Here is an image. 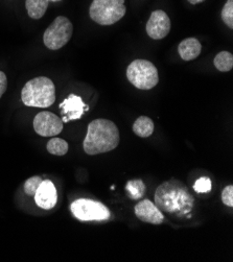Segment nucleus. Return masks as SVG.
Segmentation results:
<instances>
[{"mask_svg":"<svg viewBox=\"0 0 233 262\" xmlns=\"http://www.w3.org/2000/svg\"><path fill=\"white\" fill-rule=\"evenodd\" d=\"M194 202L187 187L180 181L164 182L155 193V205L167 213L185 214L192 210Z\"/></svg>","mask_w":233,"mask_h":262,"instance_id":"f257e3e1","label":"nucleus"},{"mask_svg":"<svg viewBox=\"0 0 233 262\" xmlns=\"http://www.w3.org/2000/svg\"><path fill=\"white\" fill-rule=\"evenodd\" d=\"M119 132L116 124L109 119H95L88 125L84 140V150L90 156L111 151L118 146Z\"/></svg>","mask_w":233,"mask_h":262,"instance_id":"f03ea898","label":"nucleus"},{"mask_svg":"<svg viewBox=\"0 0 233 262\" xmlns=\"http://www.w3.org/2000/svg\"><path fill=\"white\" fill-rule=\"evenodd\" d=\"M21 99L28 107L48 108L56 101V87L48 77H35L24 85Z\"/></svg>","mask_w":233,"mask_h":262,"instance_id":"7ed1b4c3","label":"nucleus"},{"mask_svg":"<svg viewBox=\"0 0 233 262\" xmlns=\"http://www.w3.org/2000/svg\"><path fill=\"white\" fill-rule=\"evenodd\" d=\"M129 82L140 90H150L159 82L158 70L146 60H135L126 68Z\"/></svg>","mask_w":233,"mask_h":262,"instance_id":"20e7f679","label":"nucleus"},{"mask_svg":"<svg viewBox=\"0 0 233 262\" xmlns=\"http://www.w3.org/2000/svg\"><path fill=\"white\" fill-rule=\"evenodd\" d=\"M126 12L124 0H93L90 18L100 25H112L119 21Z\"/></svg>","mask_w":233,"mask_h":262,"instance_id":"39448f33","label":"nucleus"},{"mask_svg":"<svg viewBox=\"0 0 233 262\" xmlns=\"http://www.w3.org/2000/svg\"><path fill=\"white\" fill-rule=\"evenodd\" d=\"M73 25L64 16H59L51 23L43 35V42L50 50H58L65 46L72 37Z\"/></svg>","mask_w":233,"mask_h":262,"instance_id":"423d86ee","label":"nucleus"},{"mask_svg":"<svg viewBox=\"0 0 233 262\" xmlns=\"http://www.w3.org/2000/svg\"><path fill=\"white\" fill-rule=\"evenodd\" d=\"M70 208L73 215L82 222L106 221L110 217L109 209L103 204L93 200H76L71 204Z\"/></svg>","mask_w":233,"mask_h":262,"instance_id":"0eeeda50","label":"nucleus"},{"mask_svg":"<svg viewBox=\"0 0 233 262\" xmlns=\"http://www.w3.org/2000/svg\"><path fill=\"white\" fill-rule=\"evenodd\" d=\"M34 128L36 133L43 137L59 135L63 130V121L56 114L43 111L34 118Z\"/></svg>","mask_w":233,"mask_h":262,"instance_id":"6e6552de","label":"nucleus"},{"mask_svg":"<svg viewBox=\"0 0 233 262\" xmlns=\"http://www.w3.org/2000/svg\"><path fill=\"white\" fill-rule=\"evenodd\" d=\"M171 31V20L161 10L154 11L146 23V33L154 40L165 38Z\"/></svg>","mask_w":233,"mask_h":262,"instance_id":"1a4fd4ad","label":"nucleus"},{"mask_svg":"<svg viewBox=\"0 0 233 262\" xmlns=\"http://www.w3.org/2000/svg\"><path fill=\"white\" fill-rule=\"evenodd\" d=\"M59 108L61 109V114L63 115L61 119L64 123L70 120L80 119L84 114L85 109H88V106L85 104L79 95L70 94L67 98L64 99L63 102L60 103Z\"/></svg>","mask_w":233,"mask_h":262,"instance_id":"9d476101","label":"nucleus"},{"mask_svg":"<svg viewBox=\"0 0 233 262\" xmlns=\"http://www.w3.org/2000/svg\"><path fill=\"white\" fill-rule=\"evenodd\" d=\"M36 204L45 210L53 209L58 202V193L54 183L49 180H44L38 187L35 195Z\"/></svg>","mask_w":233,"mask_h":262,"instance_id":"9b49d317","label":"nucleus"},{"mask_svg":"<svg viewBox=\"0 0 233 262\" xmlns=\"http://www.w3.org/2000/svg\"><path fill=\"white\" fill-rule=\"evenodd\" d=\"M135 214L137 219L141 222L153 224V225H160L163 223V214L158 209V207L152 203L149 200H143L139 202L134 208Z\"/></svg>","mask_w":233,"mask_h":262,"instance_id":"f8f14e48","label":"nucleus"},{"mask_svg":"<svg viewBox=\"0 0 233 262\" xmlns=\"http://www.w3.org/2000/svg\"><path fill=\"white\" fill-rule=\"evenodd\" d=\"M178 51L182 60L192 61L200 56L202 51V45L200 41L196 38H187L179 44Z\"/></svg>","mask_w":233,"mask_h":262,"instance_id":"ddd939ff","label":"nucleus"},{"mask_svg":"<svg viewBox=\"0 0 233 262\" xmlns=\"http://www.w3.org/2000/svg\"><path fill=\"white\" fill-rule=\"evenodd\" d=\"M133 132L141 138L150 137L154 132V122L146 116H140L133 124Z\"/></svg>","mask_w":233,"mask_h":262,"instance_id":"4468645a","label":"nucleus"},{"mask_svg":"<svg viewBox=\"0 0 233 262\" xmlns=\"http://www.w3.org/2000/svg\"><path fill=\"white\" fill-rule=\"evenodd\" d=\"M48 4L47 0H25V8L31 18L40 19L45 15Z\"/></svg>","mask_w":233,"mask_h":262,"instance_id":"2eb2a0df","label":"nucleus"},{"mask_svg":"<svg viewBox=\"0 0 233 262\" xmlns=\"http://www.w3.org/2000/svg\"><path fill=\"white\" fill-rule=\"evenodd\" d=\"M128 196L132 200H139L145 193V185L141 180L129 181L125 185Z\"/></svg>","mask_w":233,"mask_h":262,"instance_id":"dca6fc26","label":"nucleus"},{"mask_svg":"<svg viewBox=\"0 0 233 262\" xmlns=\"http://www.w3.org/2000/svg\"><path fill=\"white\" fill-rule=\"evenodd\" d=\"M214 63L219 71H230L233 68V56L229 51H221L216 56Z\"/></svg>","mask_w":233,"mask_h":262,"instance_id":"f3484780","label":"nucleus"},{"mask_svg":"<svg viewBox=\"0 0 233 262\" xmlns=\"http://www.w3.org/2000/svg\"><path fill=\"white\" fill-rule=\"evenodd\" d=\"M69 148L68 143L61 138H53L47 143V150L51 155L64 156L67 154Z\"/></svg>","mask_w":233,"mask_h":262,"instance_id":"a211bd4d","label":"nucleus"},{"mask_svg":"<svg viewBox=\"0 0 233 262\" xmlns=\"http://www.w3.org/2000/svg\"><path fill=\"white\" fill-rule=\"evenodd\" d=\"M222 19L224 23L229 26L230 29L233 28V0H227L225 4L222 13H221Z\"/></svg>","mask_w":233,"mask_h":262,"instance_id":"6ab92c4d","label":"nucleus"},{"mask_svg":"<svg viewBox=\"0 0 233 262\" xmlns=\"http://www.w3.org/2000/svg\"><path fill=\"white\" fill-rule=\"evenodd\" d=\"M42 179L40 177H32L29 180H27V182L24 183V191L28 195L30 196H34L38 187L40 186V184L42 183Z\"/></svg>","mask_w":233,"mask_h":262,"instance_id":"aec40b11","label":"nucleus"},{"mask_svg":"<svg viewBox=\"0 0 233 262\" xmlns=\"http://www.w3.org/2000/svg\"><path fill=\"white\" fill-rule=\"evenodd\" d=\"M194 190L198 193H206L211 190V181L209 178L202 177L198 179L194 185Z\"/></svg>","mask_w":233,"mask_h":262,"instance_id":"412c9836","label":"nucleus"},{"mask_svg":"<svg viewBox=\"0 0 233 262\" xmlns=\"http://www.w3.org/2000/svg\"><path fill=\"white\" fill-rule=\"evenodd\" d=\"M222 201L228 207H233V186L229 185L222 192Z\"/></svg>","mask_w":233,"mask_h":262,"instance_id":"4be33fe9","label":"nucleus"},{"mask_svg":"<svg viewBox=\"0 0 233 262\" xmlns=\"http://www.w3.org/2000/svg\"><path fill=\"white\" fill-rule=\"evenodd\" d=\"M8 88V78L5 72L0 71V98L4 95V93L7 91Z\"/></svg>","mask_w":233,"mask_h":262,"instance_id":"5701e85b","label":"nucleus"},{"mask_svg":"<svg viewBox=\"0 0 233 262\" xmlns=\"http://www.w3.org/2000/svg\"><path fill=\"white\" fill-rule=\"evenodd\" d=\"M188 2H189L192 5H198V4H201V3L205 2V0H188Z\"/></svg>","mask_w":233,"mask_h":262,"instance_id":"b1692460","label":"nucleus"},{"mask_svg":"<svg viewBox=\"0 0 233 262\" xmlns=\"http://www.w3.org/2000/svg\"><path fill=\"white\" fill-rule=\"evenodd\" d=\"M47 2L48 3H50V2H54L55 3V2H61V0H47Z\"/></svg>","mask_w":233,"mask_h":262,"instance_id":"393cba45","label":"nucleus"}]
</instances>
